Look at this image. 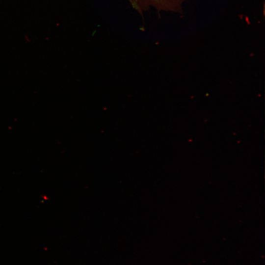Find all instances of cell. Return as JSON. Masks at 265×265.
I'll list each match as a JSON object with an SVG mask.
<instances>
[{"label":"cell","mask_w":265,"mask_h":265,"mask_svg":"<svg viewBox=\"0 0 265 265\" xmlns=\"http://www.w3.org/2000/svg\"><path fill=\"white\" fill-rule=\"evenodd\" d=\"M132 7L142 12L150 7H154L159 10L178 11L182 3L186 0H128Z\"/></svg>","instance_id":"6da1fadb"}]
</instances>
